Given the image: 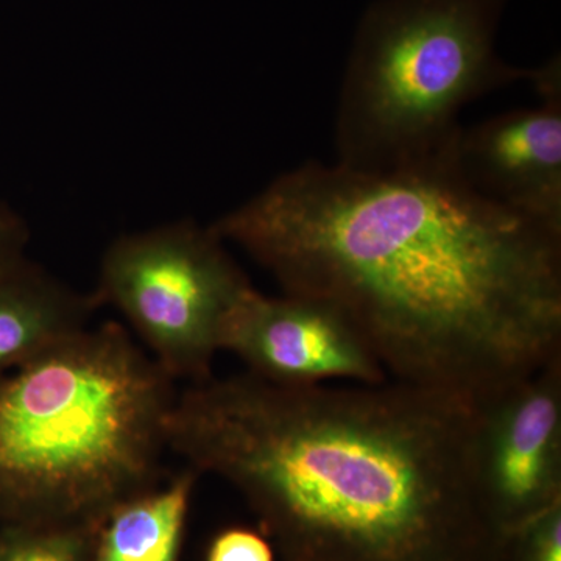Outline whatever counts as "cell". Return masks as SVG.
<instances>
[{"instance_id": "ba28073f", "label": "cell", "mask_w": 561, "mask_h": 561, "mask_svg": "<svg viewBox=\"0 0 561 561\" xmlns=\"http://www.w3.org/2000/svg\"><path fill=\"white\" fill-rule=\"evenodd\" d=\"M221 351L238 356L251 375L283 386L390 381L341 313L295 295L251 291L228 323Z\"/></svg>"}, {"instance_id": "4fadbf2b", "label": "cell", "mask_w": 561, "mask_h": 561, "mask_svg": "<svg viewBox=\"0 0 561 561\" xmlns=\"http://www.w3.org/2000/svg\"><path fill=\"white\" fill-rule=\"evenodd\" d=\"M206 561H275V553L264 535L247 527H230L210 542Z\"/></svg>"}, {"instance_id": "8fae6325", "label": "cell", "mask_w": 561, "mask_h": 561, "mask_svg": "<svg viewBox=\"0 0 561 561\" xmlns=\"http://www.w3.org/2000/svg\"><path fill=\"white\" fill-rule=\"evenodd\" d=\"M98 529L83 524H3L0 561H94Z\"/></svg>"}, {"instance_id": "30bf717a", "label": "cell", "mask_w": 561, "mask_h": 561, "mask_svg": "<svg viewBox=\"0 0 561 561\" xmlns=\"http://www.w3.org/2000/svg\"><path fill=\"white\" fill-rule=\"evenodd\" d=\"M198 472L184 468L106 515L95 535L94 561H179Z\"/></svg>"}, {"instance_id": "5b68a950", "label": "cell", "mask_w": 561, "mask_h": 561, "mask_svg": "<svg viewBox=\"0 0 561 561\" xmlns=\"http://www.w3.org/2000/svg\"><path fill=\"white\" fill-rule=\"evenodd\" d=\"M254 290L213 228L172 221L106 247L92 291L124 317L151 359L176 381H205L225 331Z\"/></svg>"}, {"instance_id": "8992f818", "label": "cell", "mask_w": 561, "mask_h": 561, "mask_svg": "<svg viewBox=\"0 0 561 561\" xmlns=\"http://www.w3.org/2000/svg\"><path fill=\"white\" fill-rule=\"evenodd\" d=\"M476 478L512 535L561 502V357L478 409Z\"/></svg>"}, {"instance_id": "3957f363", "label": "cell", "mask_w": 561, "mask_h": 561, "mask_svg": "<svg viewBox=\"0 0 561 561\" xmlns=\"http://www.w3.org/2000/svg\"><path fill=\"white\" fill-rule=\"evenodd\" d=\"M173 379L116 321L0 379V519L101 526L160 483Z\"/></svg>"}, {"instance_id": "6da1fadb", "label": "cell", "mask_w": 561, "mask_h": 561, "mask_svg": "<svg viewBox=\"0 0 561 561\" xmlns=\"http://www.w3.org/2000/svg\"><path fill=\"white\" fill-rule=\"evenodd\" d=\"M210 228L341 313L390 381L479 409L561 357V228L471 190L453 150L387 172L311 161Z\"/></svg>"}, {"instance_id": "52a82bcc", "label": "cell", "mask_w": 561, "mask_h": 561, "mask_svg": "<svg viewBox=\"0 0 561 561\" xmlns=\"http://www.w3.org/2000/svg\"><path fill=\"white\" fill-rule=\"evenodd\" d=\"M541 103L463 128L453 161L471 190L530 219L561 228V61L535 70Z\"/></svg>"}, {"instance_id": "7c38bea8", "label": "cell", "mask_w": 561, "mask_h": 561, "mask_svg": "<svg viewBox=\"0 0 561 561\" xmlns=\"http://www.w3.org/2000/svg\"><path fill=\"white\" fill-rule=\"evenodd\" d=\"M508 561H561V502L512 531Z\"/></svg>"}, {"instance_id": "5bb4252c", "label": "cell", "mask_w": 561, "mask_h": 561, "mask_svg": "<svg viewBox=\"0 0 561 561\" xmlns=\"http://www.w3.org/2000/svg\"><path fill=\"white\" fill-rule=\"evenodd\" d=\"M31 228L9 203L0 201V273L27 257Z\"/></svg>"}, {"instance_id": "7a4b0ae2", "label": "cell", "mask_w": 561, "mask_h": 561, "mask_svg": "<svg viewBox=\"0 0 561 561\" xmlns=\"http://www.w3.org/2000/svg\"><path fill=\"white\" fill-rule=\"evenodd\" d=\"M476 421L408 383L245 373L176 394L168 448L231 483L284 561H508L476 478Z\"/></svg>"}, {"instance_id": "277c9868", "label": "cell", "mask_w": 561, "mask_h": 561, "mask_svg": "<svg viewBox=\"0 0 561 561\" xmlns=\"http://www.w3.org/2000/svg\"><path fill=\"white\" fill-rule=\"evenodd\" d=\"M507 0H376L354 36L335 121L337 164L409 168L449 153L468 103L535 69L496 51Z\"/></svg>"}, {"instance_id": "9c48e42d", "label": "cell", "mask_w": 561, "mask_h": 561, "mask_svg": "<svg viewBox=\"0 0 561 561\" xmlns=\"http://www.w3.org/2000/svg\"><path fill=\"white\" fill-rule=\"evenodd\" d=\"M98 309L94 295L72 289L28 257L0 273V379L90 327Z\"/></svg>"}]
</instances>
